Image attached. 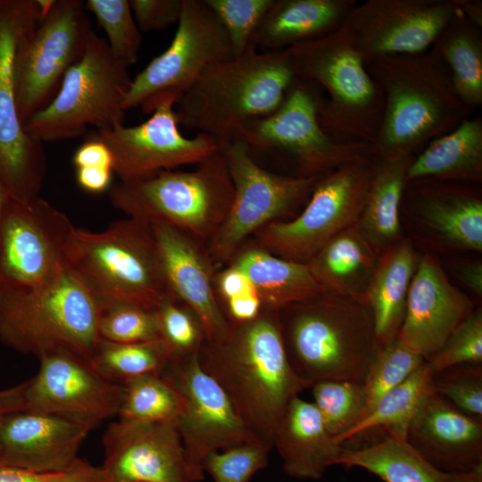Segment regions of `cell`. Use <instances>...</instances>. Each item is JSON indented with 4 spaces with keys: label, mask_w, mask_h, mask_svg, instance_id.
Masks as SVG:
<instances>
[{
    "label": "cell",
    "mask_w": 482,
    "mask_h": 482,
    "mask_svg": "<svg viewBox=\"0 0 482 482\" xmlns=\"http://www.w3.org/2000/svg\"><path fill=\"white\" fill-rule=\"evenodd\" d=\"M197 357L248 431L273 448L274 433L287 405L307 388L287 360L278 312L263 309L252 320L229 322L222 337L204 342Z\"/></svg>",
    "instance_id": "cell-1"
},
{
    "label": "cell",
    "mask_w": 482,
    "mask_h": 482,
    "mask_svg": "<svg viewBox=\"0 0 482 482\" xmlns=\"http://www.w3.org/2000/svg\"><path fill=\"white\" fill-rule=\"evenodd\" d=\"M365 67L385 100L373 145L376 156L416 155L474 112L458 97L445 66L429 50L378 57Z\"/></svg>",
    "instance_id": "cell-2"
},
{
    "label": "cell",
    "mask_w": 482,
    "mask_h": 482,
    "mask_svg": "<svg viewBox=\"0 0 482 482\" xmlns=\"http://www.w3.org/2000/svg\"><path fill=\"white\" fill-rule=\"evenodd\" d=\"M278 318L289 364L307 388L321 380L363 383L379 348L367 301L326 290Z\"/></svg>",
    "instance_id": "cell-3"
},
{
    "label": "cell",
    "mask_w": 482,
    "mask_h": 482,
    "mask_svg": "<svg viewBox=\"0 0 482 482\" xmlns=\"http://www.w3.org/2000/svg\"><path fill=\"white\" fill-rule=\"evenodd\" d=\"M295 80L287 50H251L217 62L176 103L179 125L219 144L231 141L246 123L276 111Z\"/></svg>",
    "instance_id": "cell-4"
},
{
    "label": "cell",
    "mask_w": 482,
    "mask_h": 482,
    "mask_svg": "<svg viewBox=\"0 0 482 482\" xmlns=\"http://www.w3.org/2000/svg\"><path fill=\"white\" fill-rule=\"evenodd\" d=\"M296 79L311 83L328 98L319 105L324 132L344 144L374 145L384 115V95L343 25L333 32L286 49Z\"/></svg>",
    "instance_id": "cell-5"
},
{
    "label": "cell",
    "mask_w": 482,
    "mask_h": 482,
    "mask_svg": "<svg viewBox=\"0 0 482 482\" xmlns=\"http://www.w3.org/2000/svg\"><path fill=\"white\" fill-rule=\"evenodd\" d=\"M108 191L112 204L128 217L171 226L205 245L222 224L234 196L220 148L193 170H162L119 181Z\"/></svg>",
    "instance_id": "cell-6"
},
{
    "label": "cell",
    "mask_w": 482,
    "mask_h": 482,
    "mask_svg": "<svg viewBox=\"0 0 482 482\" xmlns=\"http://www.w3.org/2000/svg\"><path fill=\"white\" fill-rule=\"evenodd\" d=\"M101 309L96 295L70 268L41 288L1 292L0 341L37 357L66 347L90 361L101 339Z\"/></svg>",
    "instance_id": "cell-7"
},
{
    "label": "cell",
    "mask_w": 482,
    "mask_h": 482,
    "mask_svg": "<svg viewBox=\"0 0 482 482\" xmlns=\"http://www.w3.org/2000/svg\"><path fill=\"white\" fill-rule=\"evenodd\" d=\"M71 268L102 305L157 308L168 295L152 227L135 218L98 232L77 228Z\"/></svg>",
    "instance_id": "cell-8"
},
{
    "label": "cell",
    "mask_w": 482,
    "mask_h": 482,
    "mask_svg": "<svg viewBox=\"0 0 482 482\" xmlns=\"http://www.w3.org/2000/svg\"><path fill=\"white\" fill-rule=\"evenodd\" d=\"M322 92L296 79L279 107L242 127L233 140L242 142L253 158L285 160L295 176L319 177L342 165L373 157V145L334 141L322 129L319 105Z\"/></svg>",
    "instance_id": "cell-9"
},
{
    "label": "cell",
    "mask_w": 482,
    "mask_h": 482,
    "mask_svg": "<svg viewBox=\"0 0 482 482\" xmlns=\"http://www.w3.org/2000/svg\"><path fill=\"white\" fill-rule=\"evenodd\" d=\"M94 31L81 59L65 74L52 102L32 116L25 130L53 142L81 136L87 126L112 128L124 121V101L132 79Z\"/></svg>",
    "instance_id": "cell-10"
},
{
    "label": "cell",
    "mask_w": 482,
    "mask_h": 482,
    "mask_svg": "<svg viewBox=\"0 0 482 482\" xmlns=\"http://www.w3.org/2000/svg\"><path fill=\"white\" fill-rule=\"evenodd\" d=\"M234 188L229 212L206 245L219 269L227 266L258 230L294 215L307 203L319 177L281 174L261 165L240 141L220 143Z\"/></svg>",
    "instance_id": "cell-11"
},
{
    "label": "cell",
    "mask_w": 482,
    "mask_h": 482,
    "mask_svg": "<svg viewBox=\"0 0 482 482\" xmlns=\"http://www.w3.org/2000/svg\"><path fill=\"white\" fill-rule=\"evenodd\" d=\"M77 228L36 196L7 195L0 215V295L41 288L71 268Z\"/></svg>",
    "instance_id": "cell-12"
},
{
    "label": "cell",
    "mask_w": 482,
    "mask_h": 482,
    "mask_svg": "<svg viewBox=\"0 0 482 482\" xmlns=\"http://www.w3.org/2000/svg\"><path fill=\"white\" fill-rule=\"evenodd\" d=\"M372 168L373 157L324 174L299 214L268 224L250 240L278 257L307 263L331 238L358 222Z\"/></svg>",
    "instance_id": "cell-13"
},
{
    "label": "cell",
    "mask_w": 482,
    "mask_h": 482,
    "mask_svg": "<svg viewBox=\"0 0 482 482\" xmlns=\"http://www.w3.org/2000/svg\"><path fill=\"white\" fill-rule=\"evenodd\" d=\"M94 30L80 0H55L19 39L14 56L18 114L24 124L58 93L65 74L84 55Z\"/></svg>",
    "instance_id": "cell-14"
},
{
    "label": "cell",
    "mask_w": 482,
    "mask_h": 482,
    "mask_svg": "<svg viewBox=\"0 0 482 482\" xmlns=\"http://www.w3.org/2000/svg\"><path fill=\"white\" fill-rule=\"evenodd\" d=\"M232 58L227 32L205 1L183 0L171 43L131 80L124 109L152 113L168 98L178 101L208 67Z\"/></svg>",
    "instance_id": "cell-15"
},
{
    "label": "cell",
    "mask_w": 482,
    "mask_h": 482,
    "mask_svg": "<svg viewBox=\"0 0 482 482\" xmlns=\"http://www.w3.org/2000/svg\"><path fill=\"white\" fill-rule=\"evenodd\" d=\"M42 18L37 0H0V182L18 201L38 196L46 171L43 144L21 124L14 88L17 44Z\"/></svg>",
    "instance_id": "cell-16"
},
{
    "label": "cell",
    "mask_w": 482,
    "mask_h": 482,
    "mask_svg": "<svg viewBox=\"0 0 482 482\" xmlns=\"http://www.w3.org/2000/svg\"><path fill=\"white\" fill-rule=\"evenodd\" d=\"M197 356L172 360L162 373L184 399L177 425L186 461L196 482L204 478L203 462L209 453L256 440L221 386L202 369Z\"/></svg>",
    "instance_id": "cell-17"
},
{
    "label": "cell",
    "mask_w": 482,
    "mask_h": 482,
    "mask_svg": "<svg viewBox=\"0 0 482 482\" xmlns=\"http://www.w3.org/2000/svg\"><path fill=\"white\" fill-rule=\"evenodd\" d=\"M178 101L161 102L145 121L132 127L120 124L98 129L95 135L109 148L113 172L120 181L150 177L159 171L198 164L216 153L219 142L205 134L186 137L175 111Z\"/></svg>",
    "instance_id": "cell-18"
},
{
    "label": "cell",
    "mask_w": 482,
    "mask_h": 482,
    "mask_svg": "<svg viewBox=\"0 0 482 482\" xmlns=\"http://www.w3.org/2000/svg\"><path fill=\"white\" fill-rule=\"evenodd\" d=\"M37 358V373L25 381L24 410L65 416L94 428L118 414L122 384L101 376L84 355L55 347Z\"/></svg>",
    "instance_id": "cell-19"
},
{
    "label": "cell",
    "mask_w": 482,
    "mask_h": 482,
    "mask_svg": "<svg viewBox=\"0 0 482 482\" xmlns=\"http://www.w3.org/2000/svg\"><path fill=\"white\" fill-rule=\"evenodd\" d=\"M457 11L455 0H367L357 2L344 26L366 62L428 51Z\"/></svg>",
    "instance_id": "cell-20"
},
{
    "label": "cell",
    "mask_w": 482,
    "mask_h": 482,
    "mask_svg": "<svg viewBox=\"0 0 482 482\" xmlns=\"http://www.w3.org/2000/svg\"><path fill=\"white\" fill-rule=\"evenodd\" d=\"M109 482H196L184 455L177 420L119 419L103 435Z\"/></svg>",
    "instance_id": "cell-21"
},
{
    "label": "cell",
    "mask_w": 482,
    "mask_h": 482,
    "mask_svg": "<svg viewBox=\"0 0 482 482\" xmlns=\"http://www.w3.org/2000/svg\"><path fill=\"white\" fill-rule=\"evenodd\" d=\"M476 307L430 253L420 258L397 338L426 360L437 353Z\"/></svg>",
    "instance_id": "cell-22"
},
{
    "label": "cell",
    "mask_w": 482,
    "mask_h": 482,
    "mask_svg": "<svg viewBox=\"0 0 482 482\" xmlns=\"http://www.w3.org/2000/svg\"><path fill=\"white\" fill-rule=\"evenodd\" d=\"M168 294L187 305L200 319L205 341L222 337L229 329L215 291L218 268L207 246L171 226L150 224Z\"/></svg>",
    "instance_id": "cell-23"
},
{
    "label": "cell",
    "mask_w": 482,
    "mask_h": 482,
    "mask_svg": "<svg viewBox=\"0 0 482 482\" xmlns=\"http://www.w3.org/2000/svg\"><path fill=\"white\" fill-rule=\"evenodd\" d=\"M91 425L65 416L21 410L5 414L0 424V466L38 472L70 469Z\"/></svg>",
    "instance_id": "cell-24"
},
{
    "label": "cell",
    "mask_w": 482,
    "mask_h": 482,
    "mask_svg": "<svg viewBox=\"0 0 482 482\" xmlns=\"http://www.w3.org/2000/svg\"><path fill=\"white\" fill-rule=\"evenodd\" d=\"M470 183L407 180L403 199L425 236L453 251H482V199Z\"/></svg>",
    "instance_id": "cell-25"
},
{
    "label": "cell",
    "mask_w": 482,
    "mask_h": 482,
    "mask_svg": "<svg viewBox=\"0 0 482 482\" xmlns=\"http://www.w3.org/2000/svg\"><path fill=\"white\" fill-rule=\"evenodd\" d=\"M405 440L445 472L466 471L482 463V419L461 411L434 391L412 418Z\"/></svg>",
    "instance_id": "cell-26"
},
{
    "label": "cell",
    "mask_w": 482,
    "mask_h": 482,
    "mask_svg": "<svg viewBox=\"0 0 482 482\" xmlns=\"http://www.w3.org/2000/svg\"><path fill=\"white\" fill-rule=\"evenodd\" d=\"M273 447L283 470L298 479L317 480L336 465L344 450L327 430L313 403L299 396L287 405L274 433Z\"/></svg>",
    "instance_id": "cell-27"
},
{
    "label": "cell",
    "mask_w": 482,
    "mask_h": 482,
    "mask_svg": "<svg viewBox=\"0 0 482 482\" xmlns=\"http://www.w3.org/2000/svg\"><path fill=\"white\" fill-rule=\"evenodd\" d=\"M356 0H274L253 40L258 52L286 50L342 27Z\"/></svg>",
    "instance_id": "cell-28"
},
{
    "label": "cell",
    "mask_w": 482,
    "mask_h": 482,
    "mask_svg": "<svg viewBox=\"0 0 482 482\" xmlns=\"http://www.w3.org/2000/svg\"><path fill=\"white\" fill-rule=\"evenodd\" d=\"M228 265L248 278L265 310L278 312L326 291L316 281L307 263L278 257L250 239Z\"/></svg>",
    "instance_id": "cell-29"
},
{
    "label": "cell",
    "mask_w": 482,
    "mask_h": 482,
    "mask_svg": "<svg viewBox=\"0 0 482 482\" xmlns=\"http://www.w3.org/2000/svg\"><path fill=\"white\" fill-rule=\"evenodd\" d=\"M419 260L412 243L403 238L379 255L366 294L379 347L397 338Z\"/></svg>",
    "instance_id": "cell-30"
},
{
    "label": "cell",
    "mask_w": 482,
    "mask_h": 482,
    "mask_svg": "<svg viewBox=\"0 0 482 482\" xmlns=\"http://www.w3.org/2000/svg\"><path fill=\"white\" fill-rule=\"evenodd\" d=\"M414 157L373 156L372 177L356 224L378 255L402 239V198Z\"/></svg>",
    "instance_id": "cell-31"
},
{
    "label": "cell",
    "mask_w": 482,
    "mask_h": 482,
    "mask_svg": "<svg viewBox=\"0 0 482 482\" xmlns=\"http://www.w3.org/2000/svg\"><path fill=\"white\" fill-rule=\"evenodd\" d=\"M378 258L355 224L331 238L307 264L325 290L366 301Z\"/></svg>",
    "instance_id": "cell-32"
},
{
    "label": "cell",
    "mask_w": 482,
    "mask_h": 482,
    "mask_svg": "<svg viewBox=\"0 0 482 482\" xmlns=\"http://www.w3.org/2000/svg\"><path fill=\"white\" fill-rule=\"evenodd\" d=\"M433 179L477 184L482 181V119L464 120L430 142L409 166L407 180Z\"/></svg>",
    "instance_id": "cell-33"
},
{
    "label": "cell",
    "mask_w": 482,
    "mask_h": 482,
    "mask_svg": "<svg viewBox=\"0 0 482 482\" xmlns=\"http://www.w3.org/2000/svg\"><path fill=\"white\" fill-rule=\"evenodd\" d=\"M429 51L445 66L458 97L470 108L482 105L481 28L458 9Z\"/></svg>",
    "instance_id": "cell-34"
},
{
    "label": "cell",
    "mask_w": 482,
    "mask_h": 482,
    "mask_svg": "<svg viewBox=\"0 0 482 482\" xmlns=\"http://www.w3.org/2000/svg\"><path fill=\"white\" fill-rule=\"evenodd\" d=\"M336 465L364 469L384 482H456L453 472L436 469L405 439L389 435L363 447H344Z\"/></svg>",
    "instance_id": "cell-35"
},
{
    "label": "cell",
    "mask_w": 482,
    "mask_h": 482,
    "mask_svg": "<svg viewBox=\"0 0 482 482\" xmlns=\"http://www.w3.org/2000/svg\"><path fill=\"white\" fill-rule=\"evenodd\" d=\"M433 373L426 360L406 380L382 395L369 413L335 442L343 445L345 441L376 428L405 439L412 418L426 397L434 391Z\"/></svg>",
    "instance_id": "cell-36"
},
{
    "label": "cell",
    "mask_w": 482,
    "mask_h": 482,
    "mask_svg": "<svg viewBox=\"0 0 482 482\" xmlns=\"http://www.w3.org/2000/svg\"><path fill=\"white\" fill-rule=\"evenodd\" d=\"M170 362V353L161 339L142 343L100 339L90 359L97 373L118 383L146 374H162Z\"/></svg>",
    "instance_id": "cell-37"
},
{
    "label": "cell",
    "mask_w": 482,
    "mask_h": 482,
    "mask_svg": "<svg viewBox=\"0 0 482 482\" xmlns=\"http://www.w3.org/2000/svg\"><path fill=\"white\" fill-rule=\"evenodd\" d=\"M119 419L157 422L177 420L184 408L181 395L162 376L146 374L126 380Z\"/></svg>",
    "instance_id": "cell-38"
},
{
    "label": "cell",
    "mask_w": 482,
    "mask_h": 482,
    "mask_svg": "<svg viewBox=\"0 0 482 482\" xmlns=\"http://www.w3.org/2000/svg\"><path fill=\"white\" fill-rule=\"evenodd\" d=\"M313 403L334 441L362 417L366 395L362 383L321 380L312 386Z\"/></svg>",
    "instance_id": "cell-39"
},
{
    "label": "cell",
    "mask_w": 482,
    "mask_h": 482,
    "mask_svg": "<svg viewBox=\"0 0 482 482\" xmlns=\"http://www.w3.org/2000/svg\"><path fill=\"white\" fill-rule=\"evenodd\" d=\"M425 362L423 356L398 338L379 347L362 383L366 395L362 417L370 412L382 395L406 380Z\"/></svg>",
    "instance_id": "cell-40"
},
{
    "label": "cell",
    "mask_w": 482,
    "mask_h": 482,
    "mask_svg": "<svg viewBox=\"0 0 482 482\" xmlns=\"http://www.w3.org/2000/svg\"><path fill=\"white\" fill-rule=\"evenodd\" d=\"M91 12L107 37L108 48L119 62L129 66L139 55L142 36L128 0H87Z\"/></svg>",
    "instance_id": "cell-41"
},
{
    "label": "cell",
    "mask_w": 482,
    "mask_h": 482,
    "mask_svg": "<svg viewBox=\"0 0 482 482\" xmlns=\"http://www.w3.org/2000/svg\"><path fill=\"white\" fill-rule=\"evenodd\" d=\"M160 339L170 361L197 354L205 333L197 315L184 303L168 294L156 308Z\"/></svg>",
    "instance_id": "cell-42"
},
{
    "label": "cell",
    "mask_w": 482,
    "mask_h": 482,
    "mask_svg": "<svg viewBox=\"0 0 482 482\" xmlns=\"http://www.w3.org/2000/svg\"><path fill=\"white\" fill-rule=\"evenodd\" d=\"M98 333L115 343H142L160 339L156 308L129 303L102 305Z\"/></svg>",
    "instance_id": "cell-43"
},
{
    "label": "cell",
    "mask_w": 482,
    "mask_h": 482,
    "mask_svg": "<svg viewBox=\"0 0 482 482\" xmlns=\"http://www.w3.org/2000/svg\"><path fill=\"white\" fill-rule=\"evenodd\" d=\"M229 37L233 56L255 50L253 40L274 0H204Z\"/></svg>",
    "instance_id": "cell-44"
},
{
    "label": "cell",
    "mask_w": 482,
    "mask_h": 482,
    "mask_svg": "<svg viewBox=\"0 0 482 482\" xmlns=\"http://www.w3.org/2000/svg\"><path fill=\"white\" fill-rule=\"evenodd\" d=\"M272 448L260 441L237 445L221 453H209L203 462L213 482H250L253 476L267 467Z\"/></svg>",
    "instance_id": "cell-45"
},
{
    "label": "cell",
    "mask_w": 482,
    "mask_h": 482,
    "mask_svg": "<svg viewBox=\"0 0 482 482\" xmlns=\"http://www.w3.org/2000/svg\"><path fill=\"white\" fill-rule=\"evenodd\" d=\"M432 387L461 411L482 419V363H461L434 371Z\"/></svg>",
    "instance_id": "cell-46"
},
{
    "label": "cell",
    "mask_w": 482,
    "mask_h": 482,
    "mask_svg": "<svg viewBox=\"0 0 482 482\" xmlns=\"http://www.w3.org/2000/svg\"><path fill=\"white\" fill-rule=\"evenodd\" d=\"M427 361L434 371L461 363H482L481 308L476 307L446 344Z\"/></svg>",
    "instance_id": "cell-47"
},
{
    "label": "cell",
    "mask_w": 482,
    "mask_h": 482,
    "mask_svg": "<svg viewBox=\"0 0 482 482\" xmlns=\"http://www.w3.org/2000/svg\"><path fill=\"white\" fill-rule=\"evenodd\" d=\"M135 21L141 32L164 29L178 23L183 0H130Z\"/></svg>",
    "instance_id": "cell-48"
},
{
    "label": "cell",
    "mask_w": 482,
    "mask_h": 482,
    "mask_svg": "<svg viewBox=\"0 0 482 482\" xmlns=\"http://www.w3.org/2000/svg\"><path fill=\"white\" fill-rule=\"evenodd\" d=\"M214 285L220 305L229 300L256 293L248 278L231 265L217 270Z\"/></svg>",
    "instance_id": "cell-49"
},
{
    "label": "cell",
    "mask_w": 482,
    "mask_h": 482,
    "mask_svg": "<svg viewBox=\"0 0 482 482\" xmlns=\"http://www.w3.org/2000/svg\"><path fill=\"white\" fill-rule=\"evenodd\" d=\"M72 162L75 169L86 167H107L113 170L112 154L107 145L95 133L75 151Z\"/></svg>",
    "instance_id": "cell-50"
},
{
    "label": "cell",
    "mask_w": 482,
    "mask_h": 482,
    "mask_svg": "<svg viewBox=\"0 0 482 482\" xmlns=\"http://www.w3.org/2000/svg\"><path fill=\"white\" fill-rule=\"evenodd\" d=\"M222 312L229 322H245L255 319L263 310L256 293L245 295L223 303Z\"/></svg>",
    "instance_id": "cell-51"
},
{
    "label": "cell",
    "mask_w": 482,
    "mask_h": 482,
    "mask_svg": "<svg viewBox=\"0 0 482 482\" xmlns=\"http://www.w3.org/2000/svg\"><path fill=\"white\" fill-rule=\"evenodd\" d=\"M113 170L107 167H86L76 169L79 186L89 193H102L112 187Z\"/></svg>",
    "instance_id": "cell-52"
},
{
    "label": "cell",
    "mask_w": 482,
    "mask_h": 482,
    "mask_svg": "<svg viewBox=\"0 0 482 482\" xmlns=\"http://www.w3.org/2000/svg\"><path fill=\"white\" fill-rule=\"evenodd\" d=\"M460 281L477 296H482V263L480 261L461 262L455 265Z\"/></svg>",
    "instance_id": "cell-53"
},
{
    "label": "cell",
    "mask_w": 482,
    "mask_h": 482,
    "mask_svg": "<svg viewBox=\"0 0 482 482\" xmlns=\"http://www.w3.org/2000/svg\"><path fill=\"white\" fill-rule=\"evenodd\" d=\"M25 382L0 390V416L24 410Z\"/></svg>",
    "instance_id": "cell-54"
},
{
    "label": "cell",
    "mask_w": 482,
    "mask_h": 482,
    "mask_svg": "<svg viewBox=\"0 0 482 482\" xmlns=\"http://www.w3.org/2000/svg\"><path fill=\"white\" fill-rule=\"evenodd\" d=\"M460 12L473 24L482 29V3L474 0H455Z\"/></svg>",
    "instance_id": "cell-55"
},
{
    "label": "cell",
    "mask_w": 482,
    "mask_h": 482,
    "mask_svg": "<svg viewBox=\"0 0 482 482\" xmlns=\"http://www.w3.org/2000/svg\"><path fill=\"white\" fill-rule=\"evenodd\" d=\"M453 473L456 482H482V463L471 470Z\"/></svg>",
    "instance_id": "cell-56"
},
{
    "label": "cell",
    "mask_w": 482,
    "mask_h": 482,
    "mask_svg": "<svg viewBox=\"0 0 482 482\" xmlns=\"http://www.w3.org/2000/svg\"><path fill=\"white\" fill-rule=\"evenodd\" d=\"M7 194L0 182V215Z\"/></svg>",
    "instance_id": "cell-57"
},
{
    "label": "cell",
    "mask_w": 482,
    "mask_h": 482,
    "mask_svg": "<svg viewBox=\"0 0 482 482\" xmlns=\"http://www.w3.org/2000/svg\"><path fill=\"white\" fill-rule=\"evenodd\" d=\"M3 416H4V415H1V416H0V424H1V420H2V417H3ZM0 460H1V450H0Z\"/></svg>",
    "instance_id": "cell-58"
},
{
    "label": "cell",
    "mask_w": 482,
    "mask_h": 482,
    "mask_svg": "<svg viewBox=\"0 0 482 482\" xmlns=\"http://www.w3.org/2000/svg\"><path fill=\"white\" fill-rule=\"evenodd\" d=\"M118 482H143V481H118Z\"/></svg>",
    "instance_id": "cell-59"
}]
</instances>
